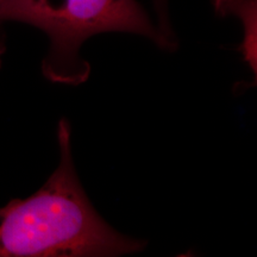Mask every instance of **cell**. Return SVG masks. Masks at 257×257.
<instances>
[{"label": "cell", "mask_w": 257, "mask_h": 257, "mask_svg": "<svg viewBox=\"0 0 257 257\" xmlns=\"http://www.w3.org/2000/svg\"><path fill=\"white\" fill-rule=\"evenodd\" d=\"M60 162L43 187L0 208V257H112L146 242L117 232L96 213L80 184L66 119L57 126Z\"/></svg>", "instance_id": "obj_1"}, {"label": "cell", "mask_w": 257, "mask_h": 257, "mask_svg": "<svg viewBox=\"0 0 257 257\" xmlns=\"http://www.w3.org/2000/svg\"><path fill=\"white\" fill-rule=\"evenodd\" d=\"M6 21L32 25L47 35L50 47L42 73L49 81L63 85L87 81L91 66L80 49L94 35L130 32L170 49L136 0H2L0 23Z\"/></svg>", "instance_id": "obj_2"}, {"label": "cell", "mask_w": 257, "mask_h": 257, "mask_svg": "<svg viewBox=\"0 0 257 257\" xmlns=\"http://www.w3.org/2000/svg\"><path fill=\"white\" fill-rule=\"evenodd\" d=\"M256 5V0H213L218 15H234L242 22L244 37L239 51L255 76L257 73Z\"/></svg>", "instance_id": "obj_3"}, {"label": "cell", "mask_w": 257, "mask_h": 257, "mask_svg": "<svg viewBox=\"0 0 257 257\" xmlns=\"http://www.w3.org/2000/svg\"><path fill=\"white\" fill-rule=\"evenodd\" d=\"M155 4V9L159 16V23H157V28L162 36L166 38L170 47H175V38L174 34H173L172 29H170L169 19H168V9H167V0H154Z\"/></svg>", "instance_id": "obj_4"}, {"label": "cell", "mask_w": 257, "mask_h": 257, "mask_svg": "<svg viewBox=\"0 0 257 257\" xmlns=\"http://www.w3.org/2000/svg\"><path fill=\"white\" fill-rule=\"evenodd\" d=\"M5 53V46H4V42L0 40V68H2V64H3V56H4Z\"/></svg>", "instance_id": "obj_5"}, {"label": "cell", "mask_w": 257, "mask_h": 257, "mask_svg": "<svg viewBox=\"0 0 257 257\" xmlns=\"http://www.w3.org/2000/svg\"><path fill=\"white\" fill-rule=\"evenodd\" d=\"M0 2H2V0H0Z\"/></svg>", "instance_id": "obj_6"}]
</instances>
